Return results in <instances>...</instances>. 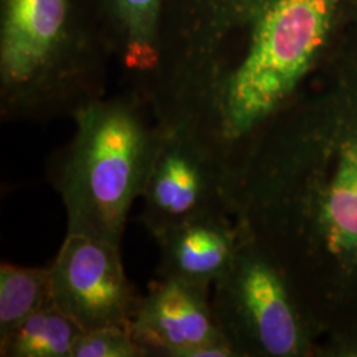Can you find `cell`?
Listing matches in <instances>:
<instances>
[{
    "label": "cell",
    "instance_id": "cell-1",
    "mask_svg": "<svg viewBox=\"0 0 357 357\" xmlns=\"http://www.w3.org/2000/svg\"><path fill=\"white\" fill-rule=\"evenodd\" d=\"M357 26V0H168L159 81L228 168Z\"/></svg>",
    "mask_w": 357,
    "mask_h": 357
},
{
    "label": "cell",
    "instance_id": "cell-2",
    "mask_svg": "<svg viewBox=\"0 0 357 357\" xmlns=\"http://www.w3.org/2000/svg\"><path fill=\"white\" fill-rule=\"evenodd\" d=\"M114 63L90 0H0V114L72 119L107 94Z\"/></svg>",
    "mask_w": 357,
    "mask_h": 357
},
{
    "label": "cell",
    "instance_id": "cell-3",
    "mask_svg": "<svg viewBox=\"0 0 357 357\" xmlns=\"http://www.w3.org/2000/svg\"><path fill=\"white\" fill-rule=\"evenodd\" d=\"M72 139L47 174L66 213V233L122 245L160 137L150 103L135 90L106 94L72 118Z\"/></svg>",
    "mask_w": 357,
    "mask_h": 357
},
{
    "label": "cell",
    "instance_id": "cell-4",
    "mask_svg": "<svg viewBox=\"0 0 357 357\" xmlns=\"http://www.w3.org/2000/svg\"><path fill=\"white\" fill-rule=\"evenodd\" d=\"M248 246L241 243L212 287L217 326L236 355L250 349L268 356L298 355L301 326L286 282L266 255Z\"/></svg>",
    "mask_w": 357,
    "mask_h": 357
},
{
    "label": "cell",
    "instance_id": "cell-5",
    "mask_svg": "<svg viewBox=\"0 0 357 357\" xmlns=\"http://www.w3.org/2000/svg\"><path fill=\"white\" fill-rule=\"evenodd\" d=\"M159 128L141 196L142 222L153 238L195 217L228 212L234 205L231 180L216 155L188 128Z\"/></svg>",
    "mask_w": 357,
    "mask_h": 357
},
{
    "label": "cell",
    "instance_id": "cell-6",
    "mask_svg": "<svg viewBox=\"0 0 357 357\" xmlns=\"http://www.w3.org/2000/svg\"><path fill=\"white\" fill-rule=\"evenodd\" d=\"M50 273L53 303L82 331L130 327L141 295L128 280L121 246L66 233Z\"/></svg>",
    "mask_w": 357,
    "mask_h": 357
},
{
    "label": "cell",
    "instance_id": "cell-7",
    "mask_svg": "<svg viewBox=\"0 0 357 357\" xmlns=\"http://www.w3.org/2000/svg\"><path fill=\"white\" fill-rule=\"evenodd\" d=\"M211 291L178 280L153 282L128 327L146 357H196L205 345L228 342L217 326Z\"/></svg>",
    "mask_w": 357,
    "mask_h": 357
},
{
    "label": "cell",
    "instance_id": "cell-8",
    "mask_svg": "<svg viewBox=\"0 0 357 357\" xmlns=\"http://www.w3.org/2000/svg\"><path fill=\"white\" fill-rule=\"evenodd\" d=\"M115 64L149 102L160 65L168 0H90Z\"/></svg>",
    "mask_w": 357,
    "mask_h": 357
},
{
    "label": "cell",
    "instance_id": "cell-9",
    "mask_svg": "<svg viewBox=\"0 0 357 357\" xmlns=\"http://www.w3.org/2000/svg\"><path fill=\"white\" fill-rule=\"evenodd\" d=\"M227 212L195 217L153 240L159 248V278L212 289L230 268L241 243Z\"/></svg>",
    "mask_w": 357,
    "mask_h": 357
},
{
    "label": "cell",
    "instance_id": "cell-10",
    "mask_svg": "<svg viewBox=\"0 0 357 357\" xmlns=\"http://www.w3.org/2000/svg\"><path fill=\"white\" fill-rule=\"evenodd\" d=\"M82 332L52 302L0 339V356L72 357Z\"/></svg>",
    "mask_w": 357,
    "mask_h": 357
},
{
    "label": "cell",
    "instance_id": "cell-11",
    "mask_svg": "<svg viewBox=\"0 0 357 357\" xmlns=\"http://www.w3.org/2000/svg\"><path fill=\"white\" fill-rule=\"evenodd\" d=\"M52 302L50 268H26L3 262L0 266V339Z\"/></svg>",
    "mask_w": 357,
    "mask_h": 357
},
{
    "label": "cell",
    "instance_id": "cell-12",
    "mask_svg": "<svg viewBox=\"0 0 357 357\" xmlns=\"http://www.w3.org/2000/svg\"><path fill=\"white\" fill-rule=\"evenodd\" d=\"M72 357H146L128 327H103L82 332Z\"/></svg>",
    "mask_w": 357,
    "mask_h": 357
}]
</instances>
